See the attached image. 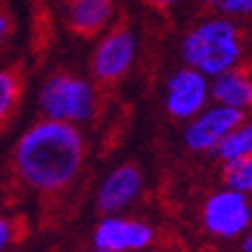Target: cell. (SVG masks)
I'll list each match as a JSON object with an SVG mask.
<instances>
[{
    "mask_svg": "<svg viewBox=\"0 0 252 252\" xmlns=\"http://www.w3.org/2000/svg\"><path fill=\"white\" fill-rule=\"evenodd\" d=\"M87 148L79 125L38 119L12 148V172L18 184L40 196L69 190L85 165Z\"/></svg>",
    "mask_w": 252,
    "mask_h": 252,
    "instance_id": "obj_1",
    "label": "cell"
},
{
    "mask_svg": "<svg viewBox=\"0 0 252 252\" xmlns=\"http://www.w3.org/2000/svg\"><path fill=\"white\" fill-rule=\"evenodd\" d=\"M180 57L184 65L214 79L238 67L242 34L234 20L224 14L204 18L182 36Z\"/></svg>",
    "mask_w": 252,
    "mask_h": 252,
    "instance_id": "obj_2",
    "label": "cell"
},
{
    "mask_svg": "<svg viewBox=\"0 0 252 252\" xmlns=\"http://www.w3.org/2000/svg\"><path fill=\"white\" fill-rule=\"evenodd\" d=\"M36 101L43 117L81 125L95 117L97 89L89 79L59 71L43 81Z\"/></svg>",
    "mask_w": 252,
    "mask_h": 252,
    "instance_id": "obj_3",
    "label": "cell"
},
{
    "mask_svg": "<svg viewBox=\"0 0 252 252\" xmlns=\"http://www.w3.org/2000/svg\"><path fill=\"white\" fill-rule=\"evenodd\" d=\"M200 222L208 236L222 242L240 240L252 226V208L246 194L222 186L208 194L200 208Z\"/></svg>",
    "mask_w": 252,
    "mask_h": 252,
    "instance_id": "obj_4",
    "label": "cell"
},
{
    "mask_svg": "<svg viewBox=\"0 0 252 252\" xmlns=\"http://www.w3.org/2000/svg\"><path fill=\"white\" fill-rule=\"evenodd\" d=\"M137 57V38L127 25H115L101 32L91 53L89 71L97 85H115L129 73Z\"/></svg>",
    "mask_w": 252,
    "mask_h": 252,
    "instance_id": "obj_5",
    "label": "cell"
},
{
    "mask_svg": "<svg viewBox=\"0 0 252 252\" xmlns=\"http://www.w3.org/2000/svg\"><path fill=\"white\" fill-rule=\"evenodd\" d=\"M210 101V79L192 67L176 69L165 81L163 105L170 117L190 121Z\"/></svg>",
    "mask_w": 252,
    "mask_h": 252,
    "instance_id": "obj_6",
    "label": "cell"
},
{
    "mask_svg": "<svg viewBox=\"0 0 252 252\" xmlns=\"http://www.w3.org/2000/svg\"><path fill=\"white\" fill-rule=\"evenodd\" d=\"M246 117V113L224 107L214 103L212 107H206L194 115L190 121H186L184 129V145L194 154H210L216 152L220 141L232 131L236 125Z\"/></svg>",
    "mask_w": 252,
    "mask_h": 252,
    "instance_id": "obj_7",
    "label": "cell"
},
{
    "mask_svg": "<svg viewBox=\"0 0 252 252\" xmlns=\"http://www.w3.org/2000/svg\"><path fill=\"white\" fill-rule=\"evenodd\" d=\"M156 238V230L141 218L109 214L103 216L91 234V244L115 252H141L150 248Z\"/></svg>",
    "mask_w": 252,
    "mask_h": 252,
    "instance_id": "obj_8",
    "label": "cell"
},
{
    "mask_svg": "<svg viewBox=\"0 0 252 252\" xmlns=\"http://www.w3.org/2000/svg\"><path fill=\"white\" fill-rule=\"evenodd\" d=\"M143 174L139 165L125 161L115 165L111 172L105 174V178L99 182L95 192V208L103 216L109 214H121L131 204H135L143 192Z\"/></svg>",
    "mask_w": 252,
    "mask_h": 252,
    "instance_id": "obj_9",
    "label": "cell"
},
{
    "mask_svg": "<svg viewBox=\"0 0 252 252\" xmlns=\"http://www.w3.org/2000/svg\"><path fill=\"white\" fill-rule=\"evenodd\" d=\"M113 18V0H69L67 25L79 38H95L107 31Z\"/></svg>",
    "mask_w": 252,
    "mask_h": 252,
    "instance_id": "obj_10",
    "label": "cell"
},
{
    "mask_svg": "<svg viewBox=\"0 0 252 252\" xmlns=\"http://www.w3.org/2000/svg\"><path fill=\"white\" fill-rule=\"evenodd\" d=\"M210 99L224 107H232L242 113L252 109V77L234 67L214 79H210Z\"/></svg>",
    "mask_w": 252,
    "mask_h": 252,
    "instance_id": "obj_11",
    "label": "cell"
},
{
    "mask_svg": "<svg viewBox=\"0 0 252 252\" xmlns=\"http://www.w3.org/2000/svg\"><path fill=\"white\" fill-rule=\"evenodd\" d=\"M222 163H230L252 156V119H242L236 127L230 131L214 152Z\"/></svg>",
    "mask_w": 252,
    "mask_h": 252,
    "instance_id": "obj_12",
    "label": "cell"
},
{
    "mask_svg": "<svg viewBox=\"0 0 252 252\" xmlns=\"http://www.w3.org/2000/svg\"><path fill=\"white\" fill-rule=\"evenodd\" d=\"M20 95H23V79L16 69L0 67V125L10 121L14 115Z\"/></svg>",
    "mask_w": 252,
    "mask_h": 252,
    "instance_id": "obj_13",
    "label": "cell"
},
{
    "mask_svg": "<svg viewBox=\"0 0 252 252\" xmlns=\"http://www.w3.org/2000/svg\"><path fill=\"white\" fill-rule=\"evenodd\" d=\"M222 184L242 194H252V156L242 159L224 163L222 167Z\"/></svg>",
    "mask_w": 252,
    "mask_h": 252,
    "instance_id": "obj_14",
    "label": "cell"
},
{
    "mask_svg": "<svg viewBox=\"0 0 252 252\" xmlns=\"http://www.w3.org/2000/svg\"><path fill=\"white\" fill-rule=\"evenodd\" d=\"M220 14L234 18V16H248L252 14V0H222L218 6Z\"/></svg>",
    "mask_w": 252,
    "mask_h": 252,
    "instance_id": "obj_15",
    "label": "cell"
},
{
    "mask_svg": "<svg viewBox=\"0 0 252 252\" xmlns=\"http://www.w3.org/2000/svg\"><path fill=\"white\" fill-rule=\"evenodd\" d=\"M12 238H14V226H12V222L6 216L0 214V252L8 250Z\"/></svg>",
    "mask_w": 252,
    "mask_h": 252,
    "instance_id": "obj_16",
    "label": "cell"
},
{
    "mask_svg": "<svg viewBox=\"0 0 252 252\" xmlns=\"http://www.w3.org/2000/svg\"><path fill=\"white\" fill-rule=\"evenodd\" d=\"M10 32H12V16L6 6L0 4V43H4L10 36Z\"/></svg>",
    "mask_w": 252,
    "mask_h": 252,
    "instance_id": "obj_17",
    "label": "cell"
},
{
    "mask_svg": "<svg viewBox=\"0 0 252 252\" xmlns=\"http://www.w3.org/2000/svg\"><path fill=\"white\" fill-rule=\"evenodd\" d=\"M141 2L152 8V10H158V12H167V10H172L180 0H141Z\"/></svg>",
    "mask_w": 252,
    "mask_h": 252,
    "instance_id": "obj_18",
    "label": "cell"
},
{
    "mask_svg": "<svg viewBox=\"0 0 252 252\" xmlns=\"http://www.w3.org/2000/svg\"><path fill=\"white\" fill-rule=\"evenodd\" d=\"M240 250L242 252H252V226L246 230L240 238Z\"/></svg>",
    "mask_w": 252,
    "mask_h": 252,
    "instance_id": "obj_19",
    "label": "cell"
},
{
    "mask_svg": "<svg viewBox=\"0 0 252 252\" xmlns=\"http://www.w3.org/2000/svg\"><path fill=\"white\" fill-rule=\"evenodd\" d=\"M202 2H204L206 6H210V8H218L222 0H202Z\"/></svg>",
    "mask_w": 252,
    "mask_h": 252,
    "instance_id": "obj_20",
    "label": "cell"
},
{
    "mask_svg": "<svg viewBox=\"0 0 252 252\" xmlns=\"http://www.w3.org/2000/svg\"><path fill=\"white\" fill-rule=\"evenodd\" d=\"M87 252H115V250H107V248H97V246H93V248L87 250Z\"/></svg>",
    "mask_w": 252,
    "mask_h": 252,
    "instance_id": "obj_21",
    "label": "cell"
},
{
    "mask_svg": "<svg viewBox=\"0 0 252 252\" xmlns=\"http://www.w3.org/2000/svg\"><path fill=\"white\" fill-rule=\"evenodd\" d=\"M248 200H250V208H252V194H248Z\"/></svg>",
    "mask_w": 252,
    "mask_h": 252,
    "instance_id": "obj_22",
    "label": "cell"
}]
</instances>
